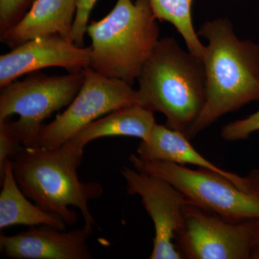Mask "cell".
<instances>
[{"instance_id":"9c48e42d","label":"cell","mask_w":259,"mask_h":259,"mask_svg":"<svg viewBox=\"0 0 259 259\" xmlns=\"http://www.w3.org/2000/svg\"><path fill=\"white\" fill-rule=\"evenodd\" d=\"M120 172L127 192L141 197L154 225L153 248L149 258H183L173 241L183 222L184 209L191 203L190 201L176 187L159 177L127 166L121 168Z\"/></svg>"},{"instance_id":"4fadbf2b","label":"cell","mask_w":259,"mask_h":259,"mask_svg":"<svg viewBox=\"0 0 259 259\" xmlns=\"http://www.w3.org/2000/svg\"><path fill=\"white\" fill-rule=\"evenodd\" d=\"M76 0H35L30 9L15 26L0 35L10 49L37 37L59 35L73 40Z\"/></svg>"},{"instance_id":"9a60e30c","label":"cell","mask_w":259,"mask_h":259,"mask_svg":"<svg viewBox=\"0 0 259 259\" xmlns=\"http://www.w3.org/2000/svg\"><path fill=\"white\" fill-rule=\"evenodd\" d=\"M1 184L3 190L0 194V229L16 225L48 226L66 229L67 224L62 218L29 202L15 180L10 160L5 164Z\"/></svg>"},{"instance_id":"30bf717a","label":"cell","mask_w":259,"mask_h":259,"mask_svg":"<svg viewBox=\"0 0 259 259\" xmlns=\"http://www.w3.org/2000/svg\"><path fill=\"white\" fill-rule=\"evenodd\" d=\"M90 47H78L59 35L32 39L0 56V88L44 68L82 71L90 66Z\"/></svg>"},{"instance_id":"d6986e66","label":"cell","mask_w":259,"mask_h":259,"mask_svg":"<svg viewBox=\"0 0 259 259\" xmlns=\"http://www.w3.org/2000/svg\"><path fill=\"white\" fill-rule=\"evenodd\" d=\"M97 0H76V13L73 28V40L76 46L83 47L89 19Z\"/></svg>"},{"instance_id":"52a82bcc","label":"cell","mask_w":259,"mask_h":259,"mask_svg":"<svg viewBox=\"0 0 259 259\" xmlns=\"http://www.w3.org/2000/svg\"><path fill=\"white\" fill-rule=\"evenodd\" d=\"M84 80L74 100L55 120L42 125L35 146L60 147L75 134L107 113L139 105L138 90L122 80L110 79L88 66Z\"/></svg>"},{"instance_id":"e0dca14e","label":"cell","mask_w":259,"mask_h":259,"mask_svg":"<svg viewBox=\"0 0 259 259\" xmlns=\"http://www.w3.org/2000/svg\"><path fill=\"white\" fill-rule=\"evenodd\" d=\"M35 0H0V35L15 26Z\"/></svg>"},{"instance_id":"ba28073f","label":"cell","mask_w":259,"mask_h":259,"mask_svg":"<svg viewBox=\"0 0 259 259\" xmlns=\"http://www.w3.org/2000/svg\"><path fill=\"white\" fill-rule=\"evenodd\" d=\"M259 219L230 221L191 203L184 209L176 238L182 255L191 259H248L256 240Z\"/></svg>"},{"instance_id":"44dd1931","label":"cell","mask_w":259,"mask_h":259,"mask_svg":"<svg viewBox=\"0 0 259 259\" xmlns=\"http://www.w3.org/2000/svg\"><path fill=\"white\" fill-rule=\"evenodd\" d=\"M250 258L259 259V228L258 233H257L254 248H253V252H252L251 257H250Z\"/></svg>"},{"instance_id":"5bb4252c","label":"cell","mask_w":259,"mask_h":259,"mask_svg":"<svg viewBox=\"0 0 259 259\" xmlns=\"http://www.w3.org/2000/svg\"><path fill=\"white\" fill-rule=\"evenodd\" d=\"M156 123L154 112L141 105H134L90 122L68 141L81 151L94 140L110 136H129L146 141Z\"/></svg>"},{"instance_id":"8fae6325","label":"cell","mask_w":259,"mask_h":259,"mask_svg":"<svg viewBox=\"0 0 259 259\" xmlns=\"http://www.w3.org/2000/svg\"><path fill=\"white\" fill-rule=\"evenodd\" d=\"M93 227L85 223L71 231L48 226H32L15 236H0L1 250L7 256L18 259H90L88 240Z\"/></svg>"},{"instance_id":"ac0fdd59","label":"cell","mask_w":259,"mask_h":259,"mask_svg":"<svg viewBox=\"0 0 259 259\" xmlns=\"http://www.w3.org/2000/svg\"><path fill=\"white\" fill-rule=\"evenodd\" d=\"M259 131V110L251 115L227 124L221 131V136L228 141L247 139L250 135Z\"/></svg>"},{"instance_id":"3957f363","label":"cell","mask_w":259,"mask_h":259,"mask_svg":"<svg viewBox=\"0 0 259 259\" xmlns=\"http://www.w3.org/2000/svg\"><path fill=\"white\" fill-rule=\"evenodd\" d=\"M140 103L166 117V126L185 134L203 108L206 75L203 61L172 37L160 39L139 78Z\"/></svg>"},{"instance_id":"5b68a950","label":"cell","mask_w":259,"mask_h":259,"mask_svg":"<svg viewBox=\"0 0 259 259\" xmlns=\"http://www.w3.org/2000/svg\"><path fill=\"white\" fill-rule=\"evenodd\" d=\"M84 80L83 71L61 76L35 74L14 81L0 93V122L6 120L25 147H34L42 122L54 112L69 106Z\"/></svg>"},{"instance_id":"7c38bea8","label":"cell","mask_w":259,"mask_h":259,"mask_svg":"<svg viewBox=\"0 0 259 259\" xmlns=\"http://www.w3.org/2000/svg\"><path fill=\"white\" fill-rule=\"evenodd\" d=\"M137 152L140 158L148 161L195 165L202 169L225 177L243 190L250 191L259 188V171H252L246 177L227 171L209 161L196 151L183 133L170 128L166 125L156 123L147 141H141L140 143Z\"/></svg>"},{"instance_id":"7a4b0ae2","label":"cell","mask_w":259,"mask_h":259,"mask_svg":"<svg viewBox=\"0 0 259 259\" xmlns=\"http://www.w3.org/2000/svg\"><path fill=\"white\" fill-rule=\"evenodd\" d=\"M83 153L66 141L51 149L23 146L10 161L20 190L39 207L71 226L78 220L77 214L69 208L74 206L81 211L85 223L93 227L96 223L88 202L100 197L103 189L97 182L79 180L77 170Z\"/></svg>"},{"instance_id":"277c9868","label":"cell","mask_w":259,"mask_h":259,"mask_svg":"<svg viewBox=\"0 0 259 259\" xmlns=\"http://www.w3.org/2000/svg\"><path fill=\"white\" fill-rule=\"evenodd\" d=\"M157 20L149 0H117L107 16L89 24L90 67L134 84L160 40Z\"/></svg>"},{"instance_id":"2e32d148","label":"cell","mask_w":259,"mask_h":259,"mask_svg":"<svg viewBox=\"0 0 259 259\" xmlns=\"http://www.w3.org/2000/svg\"><path fill=\"white\" fill-rule=\"evenodd\" d=\"M194 0H149L159 21L171 23L185 40L187 50L203 59L205 46L201 42L194 28L192 6Z\"/></svg>"},{"instance_id":"8992f818","label":"cell","mask_w":259,"mask_h":259,"mask_svg":"<svg viewBox=\"0 0 259 259\" xmlns=\"http://www.w3.org/2000/svg\"><path fill=\"white\" fill-rule=\"evenodd\" d=\"M136 169L171 184L191 204L230 221L259 219V188L246 191L207 170H192L168 161H148L131 155Z\"/></svg>"},{"instance_id":"6da1fadb","label":"cell","mask_w":259,"mask_h":259,"mask_svg":"<svg viewBox=\"0 0 259 259\" xmlns=\"http://www.w3.org/2000/svg\"><path fill=\"white\" fill-rule=\"evenodd\" d=\"M197 35L207 40L203 57L205 102L185 133L189 139L220 117L251 102L259 101V46L237 36L228 18L206 22Z\"/></svg>"},{"instance_id":"ffe728a7","label":"cell","mask_w":259,"mask_h":259,"mask_svg":"<svg viewBox=\"0 0 259 259\" xmlns=\"http://www.w3.org/2000/svg\"><path fill=\"white\" fill-rule=\"evenodd\" d=\"M20 141L7 125L6 120L0 122V179L3 180L5 166L20 148Z\"/></svg>"}]
</instances>
